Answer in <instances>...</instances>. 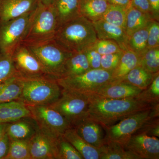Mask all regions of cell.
I'll list each match as a JSON object with an SVG mask.
<instances>
[{
    "label": "cell",
    "mask_w": 159,
    "mask_h": 159,
    "mask_svg": "<svg viewBox=\"0 0 159 159\" xmlns=\"http://www.w3.org/2000/svg\"><path fill=\"white\" fill-rule=\"evenodd\" d=\"M131 6L152 17L150 3L148 0H131Z\"/></svg>",
    "instance_id": "cell-41"
},
{
    "label": "cell",
    "mask_w": 159,
    "mask_h": 159,
    "mask_svg": "<svg viewBox=\"0 0 159 159\" xmlns=\"http://www.w3.org/2000/svg\"><path fill=\"white\" fill-rule=\"evenodd\" d=\"M91 69L84 51L72 53L66 63L63 77L79 75Z\"/></svg>",
    "instance_id": "cell-26"
},
{
    "label": "cell",
    "mask_w": 159,
    "mask_h": 159,
    "mask_svg": "<svg viewBox=\"0 0 159 159\" xmlns=\"http://www.w3.org/2000/svg\"><path fill=\"white\" fill-rule=\"evenodd\" d=\"M62 136L82 155L84 159H100L99 149L87 143L73 127L67 129Z\"/></svg>",
    "instance_id": "cell-21"
},
{
    "label": "cell",
    "mask_w": 159,
    "mask_h": 159,
    "mask_svg": "<svg viewBox=\"0 0 159 159\" xmlns=\"http://www.w3.org/2000/svg\"><path fill=\"white\" fill-rule=\"evenodd\" d=\"M23 81L16 76L0 85V103L18 100L21 94Z\"/></svg>",
    "instance_id": "cell-27"
},
{
    "label": "cell",
    "mask_w": 159,
    "mask_h": 159,
    "mask_svg": "<svg viewBox=\"0 0 159 159\" xmlns=\"http://www.w3.org/2000/svg\"><path fill=\"white\" fill-rule=\"evenodd\" d=\"M127 10L124 7L109 4L101 19L125 31Z\"/></svg>",
    "instance_id": "cell-30"
},
{
    "label": "cell",
    "mask_w": 159,
    "mask_h": 159,
    "mask_svg": "<svg viewBox=\"0 0 159 159\" xmlns=\"http://www.w3.org/2000/svg\"><path fill=\"white\" fill-rule=\"evenodd\" d=\"M139 57L136 54L129 49L124 51L119 64L112 73L111 82L120 81L132 70L139 66Z\"/></svg>",
    "instance_id": "cell-22"
},
{
    "label": "cell",
    "mask_w": 159,
    "mask_h": 159,
    "mask_svg": "<svg viewBox=\"0 0 159 159\" xmlns=\"http://www.w3.org/2000/svg\"><path fill=\"white\" fill-rule=\"evenodd\" d=\"M123 51L102 55L101 59V69L112 72L117 67L122 57Z\"/></svg>",
    "instance_id": "cell-38"
},
{
    "label": "cell",
    "mask_w": 159,
    "mask_h": 159,
    "mask_svg": "<svg viewBox=\"0 0 159 159\" xmlns=\"http://www.w3.org/2000/svg\"><path fill=\"white\" fill-rule=\"evenodd\" d=\"M39 0H0V22L13 19L34 10Z\"/></svg>",
    "instance_id": "cell-16"
},
{
    "label": "cell",
    "mask_w": 159,
    "mask_h": 159,
    "mask_svg": "<svg viewBox=\"0 0 159 159\" xmlns=\"http://www.w3.org/2000/svg\"><path fill=\"white\" fill-rule=\"evenodd\" d=\"M87 95L89 100L88 118L98 122L103 127L114 125L130 115L155 106L135 98L109 99L93 93Z\"/></svg>",
    "instance_id": "cell-1"
},
{
    "label": "cell",
    "mask_w": 159,
    "mask_h": 159,
    "mask_svg": "<svg viewBox=\"0 0 159 159\" xmlns=\"http://www.w3.org/2000/svg\"><path fill=\"white\" fill-rule=\"evenodd\" d=\"M11 57L20 77H51L37 57L25 45L20 44L18 46L11 54Z\"/></svg>",
    "instance_id": "cell-11"
},
{
    "label": "cell",
    "mask_w": 159,
    "mask_h": 159,
    "mask_svg": "<svg viewBox=\"0 0 159 159\" xmlns=\"http://www.w3.org/2000/svg\"><path fill=\"white\" fill-rule=\"evenodd\" d=\"M57 159H84L82 155L63 136L57 139Z\"/></svg>",
    "instance_id": "cell-35"
},
{
    "label": "cell",
    "mask_w": 159,
    "mask_h": 159,
    "mask_svg": "<svg viewBox=\"0 0 159 159\" xmlns=\"http://www.w3.org/2000/svg\"><path fill=\"white\" fill-rule=\"evenodd\" d=\"M92 22L96 31L97 39L114 41L122 50H127L128 36L125 30L101 19Z\"/></svg>",
    "instance_id": "cell-17"
},
{
    "label": "cell",
    "mask_w": 159,
    "mask_h": 159,
    "mask_svg": "<svg viewBox=\"0 0 159 159\" xmlns=\"http://www.w3.org/2000/svg\"><path fill=\"white\" fill-rule=\"evenodd\" d=\"M103 1H107V2H108V0H103Z\"/></svg>",
    "instance_id": "cell-47"
},
{
    "label": "cell",
    "mask_w": 159,
    "mask_h": 159,
    "mask_svg": "<svg viewBox=\"0 0 159 159\" xmlns=\"http://www.w3.org/2000/svg\"><path fill=\"white\" fill-rule=\"evenodd\" d=\"M112 73L102 69H91L83 74L57 80L61 88L82 94L94 93L111 82Z\"/></svg>",
    "instance_id": "cell-7"
},
{
    "label": "cell",
    "mask_w": 159,
    "mask_h": 159,
    "mask_svg": "<svg viewBox=\"0 0 159 159\" xmlns=\"http://www.w3.org/2000/svg\"><path fill=\"white\" fill-rule=\"evenodd\" d=\"M109 4L103 0H81V15L91 22L100 19Z\"/></svg>",
    "instance_id": "cell-25"
},
{
    "label": "cell",
    "mask_w": 159,
    "mask_h": 159,
    "mask_svg": "<svg viewBox=\"0 0 159 159\" xmlns=\"http://www.w3.org/2000/svg\"><path fill=\"white\" fill-rule=\"evenodd\" d=\"M100 150V159H140L133 152L126 150L124 146L117 142L105 140Z\"/></svg>",
    "instance_id": "cell-24"
},
{
    "label": "cell",
    "mask_w": 159,
    "mask_h": 159,
    "mask_svg": "<svg viewBox=\"0 0 159 159\" xmlns=\"http://www.w3.org/2000/svg\"><path fill=\"white\" fill-rule=\"evenodd\" d=\"M25 45L37 57L50 77L56 80L64 77L66 63L72 53L63 48L54 38Z\"/></svg>",
    "instance_id": "cell-5"
},
{
    "label": "cell",
    "mask_w": 159,
    "mask_h": 159,
    "mask_svg": "<svg viewBox=\"0 0 159 159\" xmlns=\"http://www.w3.org/2000/svg\"><path fill=\"white\" fill-rule=\"evenodd\" d=\"M89 100L87 94L62 89L61 96L51 106L64 117L71 127L88 118Z\"/></svg>",
    "instance_id": "cell-8"
},
{
    "label": "cell",
    "mask_w": 159,
    "mask_h": 159,
    "mask_svg": "<svg viewBox=\"0 0 159 159\" xmlns=\"http://www.w3.org/2000/svg\"><path fill=\"white\" fill-rule=\"evenodd\" d=\"M54 39L70 53L84 51L97 39L93 23L82 16L59 26Z\"/></svg>",
    "instance_id": "cell-2"
},
{
    "label": "cell",
    "mask_w": 159,
    "mask_h": 159,
    "mask_svg": "<svg viewBox=\"0 0 159 159\" xmlns=\"http://www.w3.org/2000/svg\"><path fill=\"white\" fill-rule=\"evenodd\" d=\"M35 9L19 17L0 22V52L11 55L21 44Z\"/></svg>",
    "instance_id": "cell-9"
},
{
    "label": "cell",
    "mask_w": 159,
    "mask_h": 159,
    "mask_svg": "<svg viewBox=\"0 0 159 159\" xmlns=\"http://www.w3.org/2000/svg\"><path fill=\"white\" fill-rule=\"evenodd\" d=\"M8 123H0V140L2 139L6 134V128Z\"/></svg>",
    "instance_id": "cell-45"
},
{
    "label": "cell",
    "mask_w": 159,
    "mask_h": 159,
    "mask_svg": "<svg viewBox=\"0 0 159 159\" xmlns=\"http://www.w3.org/2000/svg\"><path fill=\"white\" fill-rule=\"evenodd\" d=\"M150 3L151 14L153 20L159 21V0H148Z\"/></svg>",
    "instance_id": "cell-43"
},
{
    "label": "cell",
    "mask_w": 159,
    "mask_h": 159,
    "mask_svg": "<svg viewBox=\"0 0 159 159\" xmlns=\"http://www.w3.org/2000/svg\"><path fill=\"white\" fill-rule=\"evenodd\" d=\"M135 99L152 106L159 104V72L154 74L150 85L142 90Z\"/></svg>",
    "instance_id": "cell-31"
},
{
    "label": "cell",
    "mask_w": 159,
    "mask_h": 159,
    "mask_svg": "<svg viewBox=\"0 0 159 159\" xmlns=\"http://www.w3.org/2000/svg\"><path fill=\"white\" fill-rule=\"evenodd\" d=\"M92 47L101 55L123 51L116 42L111 40L97 39Z\"/></svg>",
    "instance_id": "cell-36"
},
{
    "label": "cell",
    "mask_w": 159,
    "mask_h": 159,
    "mask_svg": "<svg viewBox=\"0 0 159 159\" xmlns=\"http://www.w3.org/2000/svg\"><path fill=\"white\" fill-rule=\"evenodd\" d=\"M159 116V104L140 111L124 118L116 124L103 127L105 140L117 142L123 146L150 118Z\"/></svg>",
    "instance_id": "cell-6"
},
{
    "label": "cell",
    "mask_w": 159,
    "mask_h": 159,
    "mask_svg": "<svg viewBox=\"0 0 159 159\" xmlns=\"http://www.w3.org/2000/svg\"><path fill=\"white\" fill-rule=\"evenodd\" d=\"M17 76L11 55L0 52V85Z\"/></svg>",
    "instance_id": "cell-33"
},
{
    "label": "cell",
    "mask_w": 159,
    "mask_h": 159,
    "mask_svg": "<svg viewBox=\"0 0 159 159\" xmlns=\"http://www.w3.org/2000/svg\"><path fill=\"white\" fill-rule=\"evenodd\" d=\"M142 90L127 83L116 81L107 84L93 94L109 99H129L135 98Z\"/></svg>",
    "instance_id": "cell-18"
},
{
    "label": "cell",
    "mask_w": 159,
    "mask_h": 159,
    "mask_svg": "<svg viewBox=\"0 0 159 159\" xmlns=\"http://www.w3.org/2000/svg\"><path fill=\"white\" fill-rule=\"evenodd\" d=\"M152 20L150 16L131 6L127 10L125 29L126 35L128 37L135 31L145 28Z\"/></svg>",
    "instance_id": "cell-23"
},
{
    "label": "cell",
    "mask_w": 159,
    "mask_h": 159,
    "mask_svg": "<svg viewBox=\"0 0 159 159\" xmlns=\"http://www.w3.org/2000/svg\"><path fill=\"white\" fill-rule=\"evenodd\" d=\"M139 58V66L152 74L159 72V48L147 49Z\"/></svg>",
    "instance_id": "cell-32"
},
{
    "label": "cell",
    "mask_w": 159,
    "mask_h": 159,
    "mask_svg": "<svg viewBox=\"0 0 159 159\" xmlns=\"http://www.w3.org/2000/svg\"><path fill=\"white\" fill-rule=\"evenodd\" d=\"M57 139L39 130L29 141L31 159H57Z\"/></svg>",
    "instance_id": "cell-13"
},
{
    "label": "cell",
    "mask_w": 159,
    "mask_h": 159,
    "mask_svg": "<svg viewBox=\"0 0 159 159\" xmlns=\"http://www.w3.org/2000/svg\"><path fill=\"white\" fill-rule=\"evenodd\" d=\"M148 25L128 37L127 49L133 51L138 55V57L147 49Z\"/></svg>",
    "instance_id": "cell-29"
},
{
    "label": "cell",
    "mask_w": 159,
    "mask_h": 159,
    "mask_svg": "<svg viewBox=\"0 0 159 159\" xmlns=\"http://www.w3.org/2000/svg\"><path fill=\"white\" fill-rule=\"evenodd\" d=\"M54 1V0H39V2L44 5H49L52 4Z\"/></svg>",
    "instance_id": "cell-46"
},
{
    "label": "cell",
    "mask_w": 159,
    "mask_h": 159,
    "mask_svg": "<svg viewBox=\"0 0 159 159\" xmlns=\"http://www.w3.org/2000/svg\"><path fill=\"white\" fill-rule=\"evenodd\" d=\"M39 130L34 119L28 116L8 123L6 134L11 141H29Z\"/></svg>",
    "instance_id": "cell-15"
},
{
    "label": "cell",
    "mask_w": 159,
    "mask_h": 159,
    "mask_svg": "<svg viewBox=\"0 0 159 159\" xmlns=\"http://www.w3.org/2000/svg\"><path fill=\"white\" fill-rule=\"evenodd\" d=\"M4 159H31L29 141L10 140L9 152Z\"/></svg>",
    "instance_id": "cell-34"
},
{
    "label": "cell",
    "mask_w": 159,
    "mask_h": 159,
    "mask_svg": "<svg viewBox=\"0 0 159 159\" xmlns=\"http://www.w3.org/2000/svg\"><path fill=\"white\" fill-rule=\"evenodd\" d=\"M81 0H54L52 3L56 16L58 27L81 15Z\"/></svg>",
    "instance_id": "cell-19"
},
{
    "label": "cell",
    "mask_w": 159,
    "mask_h": 159,
    "mask_svg": "<svg viewBox=\"0 0 159 159\" xmlns=\"http://www.w3.org/2000/svg\"><path fill=\"white\" fill-rule=\"evenodd\" d=\"M39 129L43 133L57 139L71 126L59 112L50 105H27Z\"/></svg>",
    "instance_id": "cell-10"
},
{
    "label": "cell",
    "mask_w": 159,
    "mask_h": 159,
    "mask_svg": "<svg viewBox=\"0 0 159 159\" xmlns=\"http://www.w3.org/2000/svg\"><path fill=\"white\" fill-rule=\"evenodd\" d=\"M28 116H31L30 110L19 100L0 103V123H10Z\"/></svg>",
    "instance_id": "cell-20"
},
{
    "label": "cell",
    "mask_w": 159,
    "mask_h": 159,
    "mask_svg": "<svg viewBox=\"0 0 159 159\" xmlns=\"http://www.w3.org/2000/svg\"><path fill=\"white\" fill-rule=\"evenodd\" d=\"M159 48V23L156 20L151 21L148 26L147 49Z\"/></svg>",
    "instance_id": "cell-39"
},
{
    "label": "cell",
    "mask_w": 159,
    "mask_h": 159,
    "mask_svg": "<svg viewBox=\"0 0 159 159\" xmlns=\"http://www.w3.org/2000/svg\"><path fill=\"white\" fill-rule=\"evenodd\" d=\"M10 140L6 134L0 140V159H4L9 152Z\"/></svg>",
    "instance_id": "cell-42"
},
{
    "label": "cell",
    "mask_w": 159,
    "mask_h": 159,
    "mask_svg": "<svg viewBox=\"0 0 159 159\" xmlns=\"http://www.w3.org/2000/svg\"><path fill=\"white\" fill-rule=\"evenodd\" d=\"M154 74L138 66L119 81L129 84L143 90L150 85Z\"/></svg>",
    "instance_id": "cell-28"
},
{
    "label": "cell",
    "mask_w": 159,
    "mask_h": 159,
    "mask_svg": "<svg viewBox=\"0 0 159 159\" xmlns=\"http://www.w3.org/2000/svg\"><path fill=\"white\" fill-rule=\"evenodd\" d=\"M110 4L124 7L128 9L131 6V0H108Z\"/></svg>",
    "instance_id": "cell-44"
},
{
    "label": "cell",
    "mask_w": 159,
    "mask_h": 159,
    "mask_svg": "<svg viewBox=\"0 0 159 159\" xmlns=\"http://www.w3.org/2000/svg\"><path fill=\"white\" fill-rule=\"evenodd\" d=\"M159 116L152 117L148 119L135 134H144L149 136L159 138Z\"/></svg>",
    "instance_id": "cell-37"
},
{
    "label": "cell",
    "mask_w": 159,
    "mask_h": 159,
    "mask_svg": "<svg viewBox=\"0 0 159 159\" xmlns=\"http://www.w3.org/2000/svg\"><path fill=\"white\" fill-rule=\"evenodd\" d=\"M84 52L91 69H101V54L92 46L86 50Z\"/></svg>",
    "instance_id": "cell-40"
},
{
    "label": "cell",
    "mask_w": 159,
    "mask_h": 159,
    "mask_svg": "<svg viewBox=\"0 0 159 159\" xmlns=\"http://www.w3.org/2000/svg\"><path fill=\"white\" fill-rule=\"evenodd\" d=\"M73 128L84 140L95 148L99 149L105 143L103 127L93 119L86 118Z\"/></svg>",
    "instance_id": "cell-14"
},
{
    "label": "cell",
    "mask_w": 159,
    "mask_h": 159,
    "mask_svg": "<svg viewBox=\"0 0 159 159\" xmlns=\"http://www.w3.org/2000/svg\"><path fill=\"white\" fill-rule=\"evenodd\" d=\"M21 78L22 91L18 100L26 105H51L61 96L62 88L57 80L51 77Z\"/></svg>",
    "instance_id": "cell-3"
},
{
    "label": "cell",
    "mask_w": 159,
    "mask_h": 159,
    "mask_svg": "<svg viewBox=\"0 0 159 159\" xmlns=\"http://www.w3.org/2000/svg\"><path fill=\"white\" fill-rule=\"evenodd\" d=\"M124 146L126 150L133 152L140 159H159V140L157 137L135 134Z\"/></svg>",
    "instance_id": "cell-12"
},
{
    "label": "cell",
    "mask_w": 159,
    "mask_h": 159,
    "mask_svg": "<svg viewBox=\"0 0 159 159\" xmlns=\"http://www.w3.org/2000/svg\"><path fill=\"white\" fill-rule=\"evenodd\" d=\"M58 28L53 5L39 2L21 44L27 45L54 39Z\"/></svg>",
    "instance_id": "cell-4"
}]
</instances>
